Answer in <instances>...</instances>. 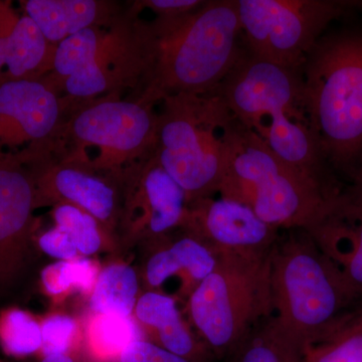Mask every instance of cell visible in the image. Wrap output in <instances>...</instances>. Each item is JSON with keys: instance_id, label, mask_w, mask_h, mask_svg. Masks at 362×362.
<instances>
[{"instance_id": "cell-27", "label": "cell", "mask_w": 362, "mask_h": 362, "mask_svg": "<svg viewBox=\"0 0 362 362\" xmlns=\"http://www.w3.org/2000/svg\"><path fill=\"white\" fill-rule=\"evenodd\" d=\"M100 271L97 262L87 257L57 261L42 269L40 283L45 292L51 297H63L71 290L90 295Z\"/></svg>"}, {"instance_id": "cell-17", "label": "cell", "mask_w": 362, "mask_h": 362, "mask_svg": "<svg viewBox=\"0 0 362 362\" xmlns=\"http://www.w3.org/2000/svg\"><path fill=\"white\" fill-rule=\"evenodd\" d=\"M332 259L362 303V206L338 194L326 218L307 232Z\"/></svg>"}, {"instance_id": "cell-30", "label": "cell", "mask_w": 362, "mask_h": 362, "mask_svg": "<svg viewBox=\"0 0 362 362\" xmlns=\"http://www.w3.org/2000/svg\"><path fill=\"white\" fill-rule=\"evenodd\" d=\"M115 362H190L162 349L149 340H134L121 352Z\"/></svg>"}, {"instance_id": "cell-13", "label": "cell", "mask_w": 362, "mask_h": 362, "mask_svg": "<svg viewBox=\"0 0 362 362\" xmlns=\"http://www.w3.org/2000/svg\"><path fill=\"white\" fill-rule=\"evenodd\" d=\"M35 183V207L71 204L94 216L115 244L120 214V177L58 160L49 153L25 161ZM116 252V250H115Z\"/></svg>"}, {"instance_id": "cell-8", "label": "cell", "mask_w": 362, "mask_h": 362, "mask_svg": "<svg viewBox=\"0 0 362 362\" xmlns=\"http://www.w3.org/2000/svg\"><path fill=\"white\" fill-rule=\"evenodd\" d=\"M158 103L140 94H109L66 112L49 156L120 177L125 169L153 151Z\"/></svg>"}, {"instance_id": "cell-11", "label": "cell", "mask_w": 362, "mask_h": 362, "mask_svg": "<svg viewBox=\"0 0 362 362\" xmlns=\"http://www.w3.org/2000/svg\"><path fill=\"white\" fill-rule=\"evenodd\" d=\"M120 190L116 254L180 230L187 211V194L153 151L121 173Z\"/></svg>"}, {"instance_id": "cell-21", "label": "cell", "mask_w": 362, "mask_h": 362, "mask_svg": "<svg viewBox=\"0 0 362 362\" xmlns=\"http://www.w3.org/2000/svg\"><path fill=\"white\" fill-rule=\"evenodd\" d=\"M140 286L139 272L124 262H112L101 269L90 293L92 314L132 317Z\"/></svg>"}, {"instance_id": "cell-25", "label": "cell", "mask_w": 362, "mask_h": 362, "mask_svg": "<svg viewBox=\"0 0 362 362\" xmlns=\"http://www.w3.org/2000/svg\"><path fill=\"white\" fill-rule=\"evenodd\" d=\"M51 216L54 225L70 235L81 257L89 258L103 251L115 252V244L103 226L83 209L61 204L52 207Z\"/></svg>"}, {"instance_id": "cell-35", "label": "cell", "mask_w": 362, "mask_h": 362, "mask_svg": "<svg viewBox=\"0 0 362 362\" xmlns=\"http://www.w3.org/2000/svg\"><path fill=\"white\" fill-rule=\"evenodd\" d=\"M0 362H4V361H0Z\"/></svg>"}, {"instance_id": "cell-16", "label": "cell", "mask_w": 362, "mask_h": 362, "mask_svg": "<svg viewBox=\"0 0 362 362\" xmlns=\"http://www.w3.org/2000/svg\"><path fill=\"white\" fill-rule=\"evenodd\" d=\"M146 246L150 252L139 273L145 291H159L168 279L178 276L182 279V296L187 299L218 264L216 252L185 233L173 240L164 235Z\"/></svg>"}, {"instance_id": "cell-33", "label": "cell", "mask_w": 362, "mask_h": 362, "mask_svg": "<svg viewBox=\"0 0 362 362\" xmlns=\"http://www.w3.org/2000/svg\"><path fill=\"white\" fill-rule=\"evenodd\" d=\"M21 16L14 13L9 1H0V37L9 35Z\"/></svg>"}, {"instance_id": "cell-22", "label": "cell", "mask_w": 362, "mask_h": 362, "mask_svg": "<svg viewBox=\"0 0 362 362\" xmlns=\"http://www.w3.org/2000/svg\"><path fill=\"white\" fill-rule=\"evenodd\" d=\"M301 362H362V303L301 351Z\"/></svg>"}, {"instance_id": "cell-7", "label": "cell", "mask_w": 362, "mask_h": 362, "mask_svg": "<svg viewBox=\"0 0 362 362\" xmlns=\"http://www.w3.org/2000/svg\"><path fill=\"white\" fill-rule=\"evenodd\" d=\"M158 107L157 160L185 190L188 202L213 197L239 121L216 90L173 95Z\"/></svg>"}, {"instance_id": "cell-5", "label": "cell", "mask_w": 362, "mask_h": 362, "mask_svg": "<svg viewBox=\"0 0 362 362\" xmlns=\"http://www.w3.org/2000/svg\"><path fill=\"white\" fill-rule=\"evenodd\" d=\"M302 68L321 156L349 176L362 154V32L321 37Z\"/></svg>"}, {"instance_id": "cell-1", "label": "cell", "mask_w": 362, "mask_h": 362, "mask_svg": "<svg viewBox=\"0 0 362 362\" xmlns=\"http://www.w3.org/2000/svg\"><path fill=\"white\" fill-rule=\"evenodd\" d=\"M237 0L204 1L175 18L145 21L146 71L134 94L160 103L177 94L216 92L245 52Z\"/></svg>"}, {"instance_id": "cell-20", "label": "cell", "mask_w": 362, "mask_h": 362, "mask_svg": "<svg viewBox=\"0 0 362 362\" xmlns=\"http://www.w3.org/2000/svg\"><path fill=\"white\" fill-rule=\"evenodd\" d=\"M56 45L23 14L13 32L0 37V83L40 80L52 70Z\"/></svg>"}, {"instance_id": "cell-15", "label": "cell", "mask_w": 362, "mask_h": 362, "mask_svg": "<svg viewBox=\"0 0 362 362\" xmlns=\"http://www.w3.org/2000/svg\"><path fill=\"white\" fill-rule=\"evenodd\" d=\"M180 230L216 255L270 254L279 240V228L262 221L245 204L221 197L188 202Z\"/></svg>"}, {"instance_id": "cell-23", "label": "cell", "mask_w": 362, "mask_h": 362, "mask_svg": "<svg viewBox=\"0 0 362 362\" xmlns=\"http://www.w3.org/2000/svg\"><path fill=\"white\" fill-rule=\"evenodd\" d=\"M141 333L133 316L92 314L86 327V349L96 361H116L128 344L143 338Z\"/></svg>"}, {"instance_id": "cell-4", "label": "cell", "mask_w": 362, "mask_h": 362, "mask_svg": "<svg viewBox=\"0 0 362 362\" xmlns=\"http://www.w3.org/2000/svg\"><path fill=\"white\" fill-rule=\"evenodd\" d=\"M273 317L300 352L361 302L337 264L306 230L278 240L272 252Z\"/></svg>"}, {"instance_id": "cell-3", "label": "cell", "mask_w": 362, "mask_h": 362, "mask_svg": "<svg viewBox=\"0 0 362 362\" xmlns=\"http://www.w3.org/2000/svg\"><path fill=\"white\" fill-rule=\"evenodd\" d=\"M340 190L302 173L239 122L218 194L245 204L275 228L310 230L326 218Z\"/></svg>"}, {"instance_id": "cell-32", "label": "cell", "mask_w": 362, "mask_h": 362, "mask_svg": "<svg viewBox=\"0 0 362 362\" xmlns=\"http://www.w3.org/2000/svg\"><path fill=\"white\" fill-rule=\"evenodd\" d=\"M347 177L349 185L340 190V194L351 204L362 206V154Z\"/></svg>"}, {"instance_id": "cell-10", "label": "cell", "mask_w": 362, "mask_h": 362, "mask_svg": "<svg viewBox=\"0 0 362 362\" xmlns=\"http://www.w3.org/2000/svg\"><path fill=\"white\" fill-rule=\"evenodd\" d=\"M249 54L300 70L333 21L362 8L356 0H237Z\"/></svg>"}, {"instance_id": "cell-31", "label": "cell", "mask_w": 362, "mask_h": 362, "mask_svg": "<svg viewBox=\"0 0 362 362\" xmlns=\"http://www.w3.org/2000/svg\"><path fill=\"white\" fill-rule=\"evenodd\" d=\"M204 2L199 0H140L133 2L132 6L139 13L148 8L156 14V18H175L192 13Z\"/></svg>"}, {"instance_id": "cell-19", "label": "cell", "mask_w": 362, "mask_h": 362, "mask_svg": "<svg viewBox=\"0 0 362 362\" xmlns=\"http://www.w3.org/2000/svg\"><path fill=\"white\" fill-rule=\"evenodd\" d=\"M21 4L45 40L56 45L86 28L111 25L126 11L107 0H26Z\"/></svg>"}, {"instance_id": "cell-12", "label": "cell", "mask_w": 362, "mask_h": 362, "mask_svg": "<svg viewBox=\"0 0 362 362\" xmlns=\"http://www.w3.org/2000/svg\"><path fill=\"white\" fill-rule=\"evenodd\" d=\"M35 183L20 154L0 151V297L18 287L35 252Z\"/></svg>"}, {"instance_id": "cell-28", "label": "cell", "mask_w": 362, "mask_h": 362, "mask_svg": "<svg viewBox=\"0 0 362 362\" xmlns=\"http://www.w3.org/2000/svg\"><path fill=\"white\" fill-rule=\"evenodd\" d=\"M42 346L40 356L68 354L75 351L78 337L77 320L66 314H52L40 321Z\"/></svg>"}, {"instance_id": "cell-6", "label": "cell", "mask_w": 362, "mask_h": 362, "mask_svg": "<svg viewBox=\"0 0 362 362\" xmlns=\"http://www.w3.org/2000/svg\"><path fill=\"white\" fill-rule=\"evenodd\" d=\"M130 4L111 25L86 28L56 45L52 70L40 78L66 112L109 94L137 92L146 71L145 21Z\"/></svg>"}, {"instance_id": "cell-29", "label": "cell", "mask_w": 362, "mask_h": 362, "mask_svg": "<svg viewBox=\"0 0 362 362\" xmlns=\"http://www.w3.org/2000/svg\"><path fill=\"white\" fill-rule=\"evenodd\" d=\"M35 246L57 261H71L81 257L70 235L56 226L37 235Z\"/></svg>"}, {"instance_id": "cell-34", "label": "cell", "mask_w": 362, "mask_h": 362, "mask_svg": "<svg viewBox=\"0 0 362 362\" xmlns=\"http://www.w3.org/2000/svg\"><path fill=\"white\" fill-rule=\"evenodd\" d=\"M40 362H87L76 351L42 356Z\"/></svg>"}, {"instance_id": "cell-2", "label": "cell", "mask_w": 362, "mask_h": 362, "mask_svg": "<svg viewBox=\"0 0 362 362\" xmlns=\"http://www.w3.org/2000/svg\"><path fill=\"white\" fill-rule=\"evenodd\" d=\"M300 70L244 54L216 92L247 130L287 163L330 185Z\"/></svg>"}, {"instance_id": "cell-24", "label": "cell", "mask_w": 362, "mask_h": 362, "mask_svg": "<svg viewBox=\"0 0 362 362\" xmlns=\"http://www.w3.org/2000/svg\"><path fill=\"white\" fill-rule=\"evenodd\" d=\"M232 356L233 362H301V352L273 316L255 327Z\"/></svg>"}, {"instance_id": "cell-9", "label": "cell", "mask_w": 362, "mask_h": 362, "mask_svg": "<svg viewBox=\"0 0 362 362\" xmlns=\"http://www.w3.org/2000/svg\"><path fill=\"white\" fill-rule=\"evenodd\" d=\"M272 252L218 255L214 270L188 296L190 322L214 356L233 354L255 327L273 316Z\"/></svg>"}, {"instance_id": "cell-14", "label": "cell", "mask_w": 362, "mask_h": 362, "mask_svg": "<svg viewBox=\"0 0 362 362\" xmlns=\"http://www.w3.org/2000/svg\"><path fill=\"white\" fill-rule=\"evenodd\" d=\"M64 118L61 99L42 80L0 83V151L25 159L51 151Z\"/></svg>"}, {"instance_id": "cell-18", "label": "cell", "mask_w": 362, "mask_h": 362, "mask_svg": "<svg viewBox=\"0 0 362 362\" xmlns=\"http://www.w3.org/2000/svg\"><path fill=\"white\" fill-rule=\"evenodd\" d=\"M133 318L149 335V341L190 362L209 361L211 350L194 337L175 298L160 291H145L138 298Z\"/></svg>"}, {"instance_id": "cell-26", "label": "cell", "mask_w": 362, "mask_h": 362, "mask_svg": "<svg viewBox=\"0 0 362 362\" xmlns=\"http://www.w3.org/2000/svg\"><path fill=\"white\" fill-rule=\"evenodd\" d=\"M42 346L40 321L30 312L8 307L0 312V349L16 358L40 354Z\"/></svg>"}]
</instances>
